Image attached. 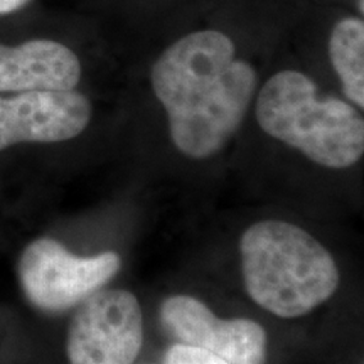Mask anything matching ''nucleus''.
Segmentation results:
<instances>
[{
	"label": "nucleus",
	"instance_id": "f03ea898",
	"mask_svg": "<svg viewBox=\"0 0 364 364\" xmlns=\"http://www.w3.org/2000/svg\"><path fill=\"white\" fill-rule=\"evenodd\" d=\"M240 252L248 295L279 317L306 316L339 287L341 273L332 255L292 223H255L241 236Z\"/></svg>",
	"mask_w": 364,
	"mask_h": 364
},
{
	"label": "nucleus",
	"instance_id": "0eeeda50",
	"mask_svg": "<svg viewBox=\"0 0 364 364\" xmlns=\"http://www.w3.org/2000/svg\"><path fill=\"white\" fill-rule=\"evenodd\" d=\"M161 321L179 343L206 349L230 364H265L267 332L250 318H218L201 300L174 295L162 304Z\"/></svg>",
	"mask_w": 364,
	"mask_h": 364
},
{
	"label": "nucleus",
	"instance_id": "7ed1b4c3",
	"mask_svg": "<svg viewBox=\"0 0 364 364\" xmlns=\"http://www.w3.org/2000/svg\"><path fill=\"white\" fill-rule=\"evenodd\" d=\"M263 132L318 166L346 169L364 154V120L344 100L318 95L307 75L285 70L262 86L255 107Z\"/></svg>",
	"mask_w": 364,
	"mask_h": 364
},
{
	"label": "nucleus",
	"instance_id": "423d86ee",
	"mask_svg": "<svg viewBox=\"0 0 364 364\" xmlns=\"http://www.w3.org/2000/svg\"><path fill=\"white\" fill-rule=\"evenodd\" d=\"M91 112L90 100L76 90H34L0 97V150L75 139L88 127Z\"/></svg>",
	"mask_w": 364,
	"mask_h": 364
},
{
	"label": "nucleus",
	"instance_id": "1a4fd4ad",
	"mask_svg": "<svg viewBox=\"0 0 364 364\" xmlns=\"http://www.w3.org/2000/svg\"><path fill=\"white\" fill-rule=\"evenodd\" d=\"M329 58L338 73L344 95L356 107H364V22L344 17L332 27Z\"/></svg>",
	"mask_w": 364,
	"mask_h": 364
},
{
	"label": "nucleus",
	"instance_id": "f8f14e48",
	"mask_svg": "<svg viewBox=\"0 0 364 364\" xmlns=\"http://www.w3.org/2000/svg\"><path fill=\"white\" fill-rule=\"evenodd\" d=\"M363 11H364V4H363V0H359V12L363 14Z\"/></svg>",
	"mask_w": 364,
	"mask_h": 364
},
{
	"label": "nucleus",
	"instance_id": "9d476101",
	"mask_svg": "<svg viewBox=\"0 0 364 364\" xmlns=\"http://www.w3.org/2000/svg\"><path fill=\"white\" fill-rule=\"evenodd\" d=\"M166 364H230L216 354L206 351V349L196 348L189 344H174L167 351Z\"/></svg>",
	"mask_w": 364,
	"mask_h": 364
},
{
	"label": "nucleus",
	"instance_id": "f257e3e1",
	"mask_svg": "<svg viewBox=\"0 0 364 364\" xmlns=\"http://www.w3.org/2000/svg\"><path fill=\"white\" fill-rule=\"evenodd\" d=\"M150 85L166 110L177 150L208 159L225 149L243 124L258 76L236 58L230 36L203 29L182 36L157 58Z\"/></svg>",
	"mask_w": 364,
	"mask_h": 364
},
{
	"label": "nucleus",
	"instance_id": "20e7f679",
	"mask_svg": "<svg viewBox=\"0 0 364 364\" xmlns=\"http://www.w3.org/2000/svg\"><path fill=\"white\" fill-rule=\"evenodd\" d=\"M120 265L115 252L78 257L56 240L39 238L21 255L19 280L31 304L41 311L61 312L102 290Z\"/></svg>",
	"mask_w": 364,
	"mask_h": 364
},
{
	"label": "nucleus",
	"instance_id": "9b49d317",
	"mask_svg": "<svg viewBox=\"0 0 364 364\" xmlns=\"http://www.w3.org/2000/svg\"><path fill=\"white\" fill-rule=\"evenodd\" d=\"M27 2H29V0H0V16L16 12L17 9L26 6Z\"/></svg>",
	"mask_w": 364,
	"mask_h": 364
},
{
	"label": "nucleus",
	"instance_id": "39448f33",
	"mask_svg": "<svg viewBox=\"0 0 364 364\" xmlns=\"http://www.w3.org/2000/svg\"><path fill=\"white\" fill-rule=\"evenodd\" d=\"M144 341L139 300L127 290H98L80 304L68 331L71 364H134Z\"/></svg>",
	"mask_w": 364,
	"mask_h": 364
},
{
	"label": "nucleus",
	"instance_id": "6e6552de",
	"mask_svg": "<svg viewBox=\"0 0 364 364\" xmlns=\"http://www.w3.org/2000/svg\"><path fill=\"white\" fill-rule=\"evenodd\" d=\"M81 63L75 51L53 39L0 44V93L34 90H75Z\"/></svg>",
	"mask_w": 364,
	"mask_h": 364
}]
</instances>
